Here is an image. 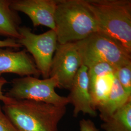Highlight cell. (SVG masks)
<instances>
[{"label": "cell", "instance_id": "6da1fadb", "mask_svg": "<svg viewBox=\"0 0 131 131\" xmlns=\"http://www.w3.org/2000/svg\"><path fill=\"white\" fill-rule=\"evenodd\" d=\"M2 109L18 131H58L66 106L28 100L11 99Z\"/></svg>", "mask_w": 131, "mask_h": 131}, {"label": "cell", "instance_id": "7a4b0ae2", "mask_svg": "<svg viewBox=\"0 0 131 131\" xmlns=\"http://www.w3.org/2000/svg\"><path fill=\"white\" fill-rule=\"evenodd\" d=\"M97 32L116 41L131 53V0H85Z\"/></svg>", "mask_w": 131, "mask_h": 131}, {"label": "cell", "instance_id": "3957f363", "mask_svg": "<svg viewBox=\"0 0 131 131\" xmlns=\"http://www.w3.org/2000/svg\"><path fill=\"white\" fill-rule=\"evenodd\" d=\"M54 24L61 44L78 42L97 32L95 19L85 0H57Z\"/></svg>", "mask_w": 131, "mask_h": 131}, {"label": "cell", "instance_id": "277c9868", "mask_svg": "<svg viewBox=\"0 0 131 131\" xmlns=\"http://www.w3.org/2000/svg\"><path fill=\"white\" fill-rule=\"evenodd\" d=\"M76 43L82 64L88 68L106 63L117 69L131 62V53L116 41L98 32Z\"/></svg>", "mask_w": 131, "mask_h": 131}, {"label": "cell", "instance_id": "5b68a950", "mask_svg": "<svg viewBox=\"0 0 131 131\" xmlns=\"http://www.w3.org/2000/svg\"><path fill=\"white\" fill-rule=\"evenodd\" d=\"M11 84V88L5 94L9 98L41 102L57 106H66L69 103L67 97L56 93L55 89L59 86L56 76L43 79L24 76L13 79Z\"/></svg>", "mask_w": 131, "mask_h": 131}, {"label": "cell", "instance_id": "8992f818", "mask_svg": "<svg viewBox=\"0 0 131 131\" xmlns=\"http://www.w3.org/2000/svg\"><path fill=\"white\" fill-rule=\"evenodd\" d=\"M19 32L20 37L16 41L32 54L43 78H49L52 57L58 44L56 31L50 29L37 35L31 28L24 26L19 27Z\"/></svg>", "mask_w": 131, "mask_h": 131}, {"label": "cell", "instance_id": "52a82bcc", "mask_svg": "<svg viewBox=\"0 0 131 131\" xmlns=\"http://www.w3.org/2000/svg\"><path fill=\"white\" fill-rule=\"evenodd\" d=\"M82 61L76 42L59 44L52 57L50 77H57L59 88L70 90Z\"/></svg>", "mask_w": 131, "mask_h": 131}, {"label": "cell", "instance_id": "ba28073f", "mask_svg": "<svg viewBox=\"0 0 131 131\" xmlns=\"http://www.w3.org/2000/svg\"><path fill=\"white\" fill-rule=\"evenodd\" d=\"M116 69L106 63H98L89 68V93L96 110L105 102L111 91Z\"/></svg>", "mask_w": 131, "mask_h": 131}, {"label": "cell", "instance_id": "9c48e42d", "mask_svg": "<svg viewBox=\"0 0 131 131\" xmlns=\"http://www.w3.org/2000/svg\"><path fill=\"white\" fill-rule=\"evenodd\" d=\"M56 4L57 0H11L10 7L26 14L34 27L42 25L54 30Z\"/></svg>", "mask_w": 131, "mask_h": 131}, {"label": "cell", "instance_id": "30bf717a", "mask_svg": "<svg viewBox=\"0 0 131 131\" xmlns=\"http://www.w3.org/2000/svg\"><path fill=\"white\" fill-rule=\"evenodd\" d=\"M9 48H0V77L4 73H14L21 77L41 75L33 58L24 50L15 51Z\"/></svg>", "mask_w": 131, "mask_h": 131}, {"label": "cell", "instance_id": "8fae6325", "mask_svg": "<svg viewBox=\"0 0 131 131\" xmlns=\"http://www.w3.org/2000/svg\"><path fill=\"white\" fill-rule=\"evenodd\" d=\"M89 68L82 65L75 76L70 88V93L67 97L73 106V115L77 117L80 113L96 117V110L94 109L89 93Z\"/></svg>", "mask_w": 131, "mask_h": 131}, {"label": "cell", "instance_id": "7c38bea8", "mask_svg": "<svg viewBox=\"0 0 131 131\" xmlns=\"http://www.w3.org/2000/svg\"><path fill=\"white\" fill-rule=\"evenodd\" d=\"M11 0H0V36L18 39L21 20L18 12L11 7Z\"/></svg>", "mask_w": 131, "mask_h": 131}, {"label": "cell", "instance_id": "4fadbf2b", "mask_svg": "<svg viewBox=\"0 0 131 131\" xmlns=\"http://www.w3.org/2000/svg\"><path fill=\"white\" fill-rule=\"evenodd\" d=\"M130 98L131 96L127 94L115 77L112 88L107 99L97 109L100 112L101 119L103 121L110 117Z\"/></svg>", "mask_w": 131, "mask_h": 131}, {"label": "cell", "instance_id": "5bb4252c", "mask_svg": "<svg viewBox=\"0 0 131 131\" xmlns=\"http://www.w3.org/2000/svg\"><path fill=\"white\" fill-rule=\"evenodd\" d=\"M103 122L101 128L105 131H131V98Z\"/></svg>", "mask_w": 131, "mask_h": 131}, {"label": "cell", "instance_id": "9a60e30c", "mask_svg": "<svg viewBox=\"0 0 131 131\" xmlns=\"http://www.w3.org/2000/svg\"><path fill=\"white\" fill-rule=\"evenodd\" d=\"M116 77L127 94L131 96V62L116 69Z\"/></svg>", "mask_w": 131, "mask_h": 131}, {"label": "cell", "instance_id": "2e32d148", "mask_svg": "<svg viewBox=\"0 0 131 131\" xmlns=\"http://www.w3.org/2000/svg\"><path fill=\"white\" fill-rule=\"evenodd\" d=\"M0 131H18L3 112L0 105Z\"/></svg>", "mask_w": 131, "mask_h": 131}, {"label": "cell", "instance_id": "e0dca14e", "mask_svg": "<svg viewBox=\"0 0 131 131\" xmlns=\"http://www.w3.org/2000/svg\"><path fill=\"white\" fill-rule=\"evenodd\" d=\"M80 131H100L93 122L90 119H82L79 122Z\"/></svg>", "mask_w": 131, "mask_h": 131}, {"label": "cell", "instance_id": "ac0fdd59", "mask_svg": "<svg viewBox=\"0 0 131 131\" xmlns=\"http://www.w3.org/2000/svg\"><path fill=\"white\" fill-rule=\"evenodd\" d=\"M22 46L16 41V39L6 38L4 40H0V48L19 49Z\"/></svg>", "mask_w": 131, "mask_h": 131}, {"label": "cell", "instance_id": "d6986e66", "mask_svg": "<svg viewBox=\"0 0 131 131\" xmlns=\"http://www.w3.org/2000/svg\"><path fill=\"white\" fill-rule=\"evenodd\" d=\"M7 83V81L5 78H4L3 77H0V101L3 102L4 104L7 103L11 100V98L6 97L2 91L3 86Z\"/></svg>", "mask_w": 131, "mask_h": 131}]
</instances>
